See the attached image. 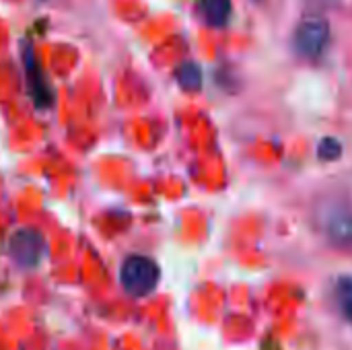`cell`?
<instances>
[{"label":"cell","mask_w":352,"mask_h":350,"mask_svg":"<svg viewBox=\"0 0 352 350\" xmlns=\"http://www.w3.org/2000/svg\"><path fill=\"white\" fill-rule=\"evenodd\" d=\"M322 235L338 250L352 252V206L342 200L322 202L318 208Z\"/></svg>","instance_id":"obj_1"},{"label":"cell","mask_w":352,"mask_h":350,"mask_svg":"<svg viewBox=\"0 0 352 350\" xmlns=\"http://www.w3.org/2000/svg\"><path fill=\"white\" fill-rule=\"evenodd\" d=\"M342 155V144H340V140H336V138H332V136H326V138H322L320 140V144H318V157L322 159V161H336L338 157Z\"/></svg>","instance_id":"obj_8"},{"label":"cell","mask_w":352,"mask_h":350,"mask_svg":"<svg viewBox=\"0 0 352 350\" xmlns=\"http://www.w3.org/2000/svg\"><path fill=\"white\" fill-rule=\"evenodd\" d=\"M330 41V23L322 14H307L299 21L293 45L295 52L305 60H316L324 54Z\"/></svg>","instance_id":"obj_2"},{"label":"cell","mask_w":352,"mask_h":350,"mask_svg":"<svg viewBox=\"0 0 352 350\" xmlns=\"http://www.w3.org/2000/svg\"><path fill=\"white\" fill-rule=\"evenodd\" d=\"M25 66H27V74H29V83H31V93H33V97H35V101L39 103V97L41 95H45L47 97V87H45V83H43V78H41V72H39V66H37V62H35V56H33V52H29L27 50V54H25Z\"/></svg>","instance_id":"obj_7"},{"label":"cell","mask_w":352,"mask_h":350,"mask_svg":"<svg viewBox=\"0 0 352 350\" xmlns=\"http://www.w3.org/2000/svg\"><path fill=\"white\" fill-rule=\"evenodd\" d=\"M177 83L186 91H198L202 87V70L196 62H184L177 68Z\"/></svg>","instance_id":"obj_6"},{"label":"cell","mask_w":352,"mask_h":350,"mask_svg":"<svg viewBox=\"0 0 352 350\" xmlns=\"http://www.w3.org/2000/svg\"><path fill=\"white\" fill-rule=\"evenodd\" d=\"M122 283L124 289L134 297H144L155 291L159 283V268L151 258L132 256L124 262L122 268Z\"/></svg>","instance_id":"obj_3"},{"label":"cell","mask_w":352,"mask_h":350,"mask_svg":"<svg viewBox=\"0 0 352 350\" xmlns=\"http://www.w3.org/2000/svg\"><path fill=\"white\" fill-rule=\"evenodd\" d=\"M334 297H336V305H338L342 318L352 324V276H340L336 281Z\"/></svg>","instance_id":"obj_5"},{"label":"cell","mask_w":352,"mask_h":350,"mask_svg":"<svg viewBox=\"0 0 352 350\" xmlns=\"http://www.w3.org/2000/svg\"><path fill=\"white\" fill-rule=\"evenodd\" d=\"M318 2H332V0H318Z\"/></svg>","instance_id":"obj_9"},{"label":"cell","mask_w":352,"mask_h":350,"mask_svg":"<svg viewBox=\"0 0 352 350\" xmlns=\"http://www.w3.org/2000/svg\"><path fill=\"white\" fill-rule=\"evenodd\" d=\"M200 10L210 27H225L231 17V0H200Z\"/></svg>","instance_id":"obj_4"}]
</instances>
